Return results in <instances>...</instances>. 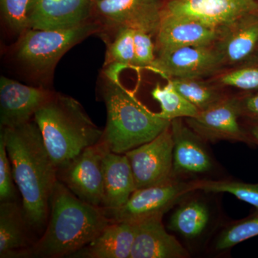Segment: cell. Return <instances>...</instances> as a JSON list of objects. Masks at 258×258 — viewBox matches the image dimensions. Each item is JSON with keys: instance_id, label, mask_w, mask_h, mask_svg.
Returning <instances> with one entry per match:
<instances>
[{"instance_id": "cell-11", "label": "cell", "mask_w": 258, "mask_h": 258, "mask_svg": "<svg viewBox=\"0 0 258 258\" xmlns=\"http://www.w3.org/2000/svg\"><path fill=\"white\" fill-rule=\"evenodd\" d=\"M241 113L240 101L223 98L195 117L186 118V123L203 140L247 142L248 138L238 121Z\"/></svg>"}, {"instance_id": "cell-30", "label": "cell", "mask_w": 258, "mask_h": 258, "mask_svg": "<svg viewBox=\"0 0 258 258\" xmlns=\"http://www.w3.org/2000/svg\"><path fill=\"white\" fill-rule=\"evenodd\" d=\"M218 82L246 91L258 89V67L242 68L225 73L219 76Z\"/></svg>"}, {"instance_id": "cell-5", "label": "cell", "mask_w": 258, "mask_h": 258, "mask_svg": "<svg viewBox=\"0 0 258 258\" xmlns=\"http://www.w3.org/2000/svg\"><path fill=\"white\" fill-rule=\"evenodd\" d=\"M98 30L97 24L87 23L62 30L28 29L19 42V60L37 72L50 71L70 49Z\"/></svg>"}, {"instance_id": "cell-25", "label": "cell", "mask_w": 258, "mask_h": 258, "mask_svg": "<svg viewBox=\"0 0 258 258\" xmlns=\"http://www.w3.org/2000/svg\"><path fill=\"white\" fill-rule=\"evenodd\" d=\"M168 80L199 111L206 109L224 98L217 90L200 79L176 78Z\"/></svg>"}, {"instance_id": "cell-26", "label": "cell", "mask_w": 258, "mask_h": 258, "mask_svg": "<svg viewBox=\"0 0 258 258\" xmlns=\"http://www.w3.org/2000/svg\"><path fill=\"white\" fill-rule=\"evenodd\" d=\"M258 236V211L226 227L217 237L215 248L227 250L244 241Z\"/></svg>"}, {"instance_id": "cell-21", "label": "cell", "mask_w": 258, "mask_h": 258, "mask_svg": "<svg viewBox=\"0 0 258 258\" xmlns=\"http://www.w3.org/2000/svg\"><path fill=\"white\" fill-rule=\"evenodd\" d=\"M258 42V18L246 15L223 29L215 46L225 64L242 62L253 52Z\"/></svg>"}, {"instance_id": "cell-29", "label": "cell", "mask_w": 258, "mask_h": 258, "mask_svg": "<svg viewBox=\"0 0 258 258\" xmlns=\"http://www.w3.org/2000/svg\"><path fill=\"white\" fill-rule=\"evenodd\" d=\"M17 188L5 139L0 134V203L17 201Z\"/></svg>"}, {"instance_id": "cell-22", "label": "cell", "mask_w": 258, "mask_h": 258, "mask_svg": "<svg viewBox=\"0 0 258 258\" xmlns=\"http://www.w3.org/2000/svg\"><path fill=\"white\" fill-rule=\"evenodd\" d=\"M210 218L208 206L198 200H191L176 209L169 219L168 227L185 238L193 240L203 235Z\"/></svg>"}, {"instance_id": "cell-12", "label": "cell", "mask_w": 258, "mask_h": 258, "mask_svg": "<svg viewBox=\"0 0 258 258\" xmlns=\"http://www.w3.org/2000/svg\"><path fill=\"white\" fill-rule=\"evenodd\" d=\"M53 93L26 86L2 76L0 79V125L13 128L31 120Z\"/></svg>"}, {"instance_id": "cell-31", "label": "cell", "mask_w": 258, "mask_h": 258, "mask_svg": "<svg viewBox=\"0 0 258 258\" xmlns=\"http://www.w3.org/2000/svg\"><path fill=\"white\" fill-rule=\"evenodd\" d=\"M134 66L147 69L155 60L152 35L142 30L134 32Z\"/></svg>"}, {"instance_id": "cell-4", "label": "cell", "mask_w": 258, "mask_h": 258, "mask_svg": "<svg viewBox=\"0 0 258 258\" xmlns=\"http://www.w3.org/2000/svg\"><path fill=\"white\" fill-rule=\"evenodd\" d=\"M103 98L107 120L102 141L112 152L125 154L150 142L171 124L144 106L119 81L107 85Z\"/></svg>"}, {"instance_id": "cell-13", "label": "cell", "mask_w": 258, "mask_h": 258, "mask_svg": "<svg viewBox=\"0 0 258 258\" xmlns=\"http://www.w3.org/2000/svg\"><path fill=\"white\" fill-rule=\"evenodd\" d=\"M99 14L119 28L157 33L161 19L158 0H103L95 3Z\"/></svg>"}, {"instance_id": "cell-6", "label": "cell", "mask_w": 258, "mask_h": 258, "mask_svg": "<svg viewBox=\"0 0 258 258\" xmlns=\"http://www.w3.org/2000/svg\"><path fill=\"white\" fill-rule=\"evenodd\" d=\"M108 150L102 140L87 148L57 169V179L80 200L103 208L104 185L102 161Z\"/></svg>"}, {"instance_id": "cell-18", "label": "cell", "mask_w": 258, "mask_h": 258, "mask_svg": "<svg viewBox=\"0 0 258 258\" xmlns=\"http://www.w3.org/2000/svg\"><path fill=\"white\" fill-rule=\"evenodd\" d=\"M106 212L123 207L137 189L132 166L125 154L107 151L102 161Z\"/></svg>"}, {"instance_id": "cell-20", "label": "cell", "mask_w": 258, "mask_h": 258, "mask_svg": "<svg viewBox=\"0 0 258 258\" xmlns=\"http://www.w3.org/2000/svg\"><path fill=\"white\" fill-rule=\"evenodd\" d=\"M137 228V222H111L96 238L70 257L130 258Z\"/></svg>"}, {"instance_id": "cell-34", "label": "cell", "mask_w": 258, "mask_h": 258, "mask_svg": "<svg viewBox=\"0 0 258 258\" xmlns=\"http://www.w3.org/2000/svg\"><path fill=\"white\" fill-rule=\"evenodd\" d=\"M93 3H97V2L103 1V0H91Z\"/></svg>"}, {"instance_id": "cell-28", "label": "cell", "mask_w": 258, "mask_h": 258, "mask_svg": "<svg viewBox=\"0 0 258 258\" xmlns=\"http://www.w3.org/2000/svg\"><path fill=\"white\" fill-rule=\"evenodd\" d=\"M31 2L32 0H0L5 22L15 32H24L28 30Z\"/></svg>"}, {"instance_id": "cell-7", "label": "cell", "mask_w": 258, "mask_h": 258, "mask_svg": "<svg viewBox=\"0 0 258 258\" xmlns=\"http://www.w3.org/2000/svg\"><path fill=\"white\" fill-rule=\"evenodd\" d=\"M257 10L255 0H169L161 16L195 20L222 30Z\"/></svg>"}, {"instance_id": "cell-2", "label": "cell", "mask_w": 258, "mask_h": 258, "mask_svg": "<svg viewBox=\"0 0 258 258\" xmlns=\"http://www.w3.org/2000/svg\"><path fill=\"white\" fill-rule=\"evenodd\" d=\"M111 222L104 209L80 200L57 180L45 230L28 249V257H70Z\"/></svg>"}, {"instance_id": "cell-8", "label": "cell", "mask_w": 258, "mask_h": 258, "mask_svg": "<svg viewBox=\"0 0 258 258\" xmlns=\"http://www.w3.org/2000/svg\"><path fill=\"white\" fill-rule=\"evenodd\" d=\"M174 140L170 125L150 142L125 153L137 189L176 179L173 172Z\"/></svg>"}, {"instance_id": "cell-14", "label": "cell", "mask_w": 258, "mask_h": 258, "mask_svg": "<svg viewBox=\"0 0 258 258\" xmlns=\"http://www.w3.org/2000/svg\"><path fill=\"white\" fill-rule=\"evenodd\" d=\"M91 0H32L29 29L62 30L86 23Z\"/></svg>"}, {"instance_id": "cell-3", "label": "cell", "mask_w": 258, "mask_h": 258, "mask_svg": "<svg viewBox=\"0 0 258 258\" xmlns=\"http://www.w3.org/2000/svg\"><path fill=\"white\" fill-rule=\"evenodd\" d=\"M33 119L57 169L85 149L99 143L103 137V131L71 97L52 95L37 110Z\"/></svg>"}, {"instance_id": "cell-23", "label": "cell", "mask_w": 258, "mask_h": 258, "mask_svg": "<svg viewBox=\"0 0 258 258\" xmlns=\"http://www.w3.org/2000/svg\"><path fill=\"white\" fill-rule=\"evenodd\" d=\"M151 95L153 99L160 105L161 111L158 112V115L163 119L171 122L177 118H192L200 111L174 88L169 80L163 86L157 83Z\"/></svg>"}, {"instance_id": "cell-16", "label": "cell", "mask_w": 258, "mask_h": 258, "mask_svg": "<svg viewBox=\"0 0 258 258\" xmlns=\"http://www.w3.org/2000/svg\"><path fill=\"white\" fill-rule=\"evenodd\" d=\"M163 215L137 222L130 258H186L189 252L179 241L166 230Z\"/></svg>"}, {"instance_id": "cell-17", "label": "cell", "mask_w": 258, "mask_h": 258, "mask_svg": "<svg viewBox=\"0 0 258 258\" xmlns=\"http://www.w3.org/2000/svg\"><path fill=\"white\" fill-rule=\"evenodd\" d=\"M221 32L195 20L161 16L157 32L158 51L160 53L183 47L214 45Z\"/></svg>"}, {"instance_id": "cell-1", "label": "cell", "mask_w": 258, "mask_h": 258, "mask_svg": "<svg viewBox=\"0 0 258 258\" xmlns=\"http://www.w3.org/2000/svg\"><path fill=\"white\" fill-rule=\"evenodd\" d=\"M13 176L32 229L46 227L57 168L51 159L35 120L13 128H1Z\"/></svg>"}, {"instance_id": "cell-24", "label": "cell", "mask_w": 258, "mask_h": 258, "mask_svg": "<svg viewBox=\"0 0 258 258\" xmlns=\"http://www.w3.org/2000/svg\"><path fill=\"white\" fill-rule=\"evenodd\" d=\"M191 183L194 191L230 194L258 209V183L249 184L235 180H200Z\"/></svg>"}, {"instance_id": "cell-33", "label": "cell", "mask_w": 258, "mask_h": 258, "mask_svg": "<svg viewBox=\"0 0 258 258\" xmlns=\"http://www.w3.org/2000/svg\"><path fill=\"white\" fill-rule=\"evenodd\" d=\"M252 139L258 144V125H254L250 130Z\"/></svg>"}, {"instance_id": "cell-19", "label": "cell", "mask_w": 258, "mask_h": 258, "mask_svg": "<svg viewBox=\"0 0 258 258\" xmlns=\"http://www.w3.org/2000/svg\"><path fill=\"white\" fill-rule=\"evenodd\" d=\"M23 205L17 201L0 203V258H28L32 247Z\"/></svg>"}, {"instance_id": "cell-32", "label": "cell", "mask_w": 258, "mask_h": 258, "mask_svg": "<svg viewBox=\"0 0 258 258\" xmlns=\"http://www.w3.org/2000/svg\"><path fill=\"white\" fill-rule=\"evenodd\" d=\"M240 105L242 113L258 118V94L245 98Z\"/></svg>"}, {"instance_id": "cell-27", "label": "cell", "mask_w": 258, "mask_h": 258, "mask_svg": "<svg viewBox=\"0 0 258 258\" xmlns=\"http://www.w3.org/2000/svg\"><path fill=\"white\" fill-rule=\"evenodd\" d=\"M134 29L120 27L114 41L109 47L110 58L114 62L123 64L125 67L134 66Z\"/></svg>"}, {"instance_id": "cell-15", "label": "cell", "mask_w": 258, "mask_h": 258, "mask_svg": "<svg viewBox=\"0 0 258 258\" xmlns=\"http://www.w3.org/2000/svg\"><path fill=\"white\" fill-rule=\"evenodd\" d=\"M170 128L174 140V176L203 174L211 170L213 163L204 144L205 140L181 118L171 120Z\"/></svg>"}, {"instance_id": "cell-10", "label": "cell", "mask_w": 258, "mask_h": 258, "mask_svg": "<svg viewBox=\"0 0 258 258\" xmlns=\"http://www.w3.org/2000/svg\"><path fill=\"white\" fill-rule=\"evenodd\" d=\"M224 64L215 45H197L158 53L147 69L166 79H201L216 74Z\"/></svg>"}, {"instance_id": "cell-9", "label": "cell", "mask_w": 258, "mask_h": 258, "mask_svg": "<svg viewBox=\"0 0 258 258\" xmlns=\"http://www.w3.org/2000/svg\"><path fill=\"white\" fill-rule=\"evenodd\" d=\"M192 191L191 181L174 179L163 184L139 188L123 207L106 212L111 221L137 222L154 215H164L184 195Z\"/></svg>"}]
</instances>
